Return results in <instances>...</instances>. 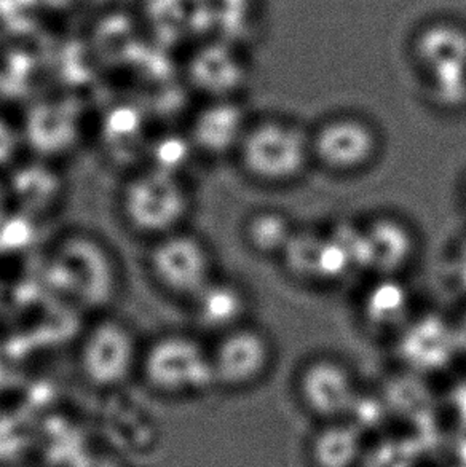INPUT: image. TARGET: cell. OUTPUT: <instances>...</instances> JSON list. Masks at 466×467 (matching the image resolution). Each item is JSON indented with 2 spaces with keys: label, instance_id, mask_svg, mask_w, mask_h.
Instances as JSON below:
<instances>
[{
  "label": "cell",
  "instance_id": "6da1fadb",
  "mask_svg": "<svg viewBox=\"0 0 466 467\" xmlns=\"http://www.w3.org/2000/svg\"><path fill=\"white\" fill-rule=\"evenodd\" d=\"M48 285L72 304L95 316L111 311L122 285L114 253L87 234H70L58 241L45 265Z\"/></svg>",
  "mask_w": 466,
  "mask_h": 467
},
{
  "label": "cell",
  "instance_id": "7a4b0ae2",
  "mask_svg": "<svg viewBox=\"0 0 466 467\" xmlns=\"http://www.w3.org/2000/svg\"><path fill=\"white\" fill-rule=\"evenodd\" d=\"M192 209L194 198L185 177L151 164L130 171L120 189L123 225L147 243L187 227Z\"/></svg>",
  "mask_w": 466,
  "mask_h": 467
},
{
  "label": "cell",
  "instance_id": "3957f363",
  "mask_svg": "<svg viewBox=\"0 0 466 467\" xmlns=\"http://www.w3.org/2000/svg\"><path fill=\"white\" fill-rule=\"evenodd\" d=\"M138 379L164 398L200 396L217 386L211 347L184 330L157 334L144 341Z\"/></svg>",
  "mask_w": 466,
  "mask_h": 467
},
{
  "label": "cell",
  "instance_id": "277c9868",
  "mask_svg": "<svg viewBox=\"0 0 466 467\" xmlns=\"http://www.w3.org/2000/svg\"><path fill=\"white\" fill-rule=\"evenodd\" d=\"M144 341L125 317L114 311L93 316L79 337L76 366L87 385L115 391L138 379Z\"/></svg>",
  "mask_w": 466,
  "mask_h": 467
},
{
  "label": "cell",
  "instance_id": "5b68a950",
  "mask_svg": "<svg viewBox=\"0 0 466 467\" xmlns=\"http://www.w3.org/2000/svg\"><path fill=\"white\" fill-rule=\"evenodd\" d=\"M237 153L248 176L270 185L296 181L313 160L312 136L280 119H265L248 128Z\"/></svg>",
  "mask_w": 466,
  "mask_h": 467
},
{
  "label": "cell",
  "instance_id": "8992f818",
  "mask_svg": "<svg viewBox=\"0 0 466 467\" xmlns=\"http://www.w3.org/2000/svg\"><path fill=\"white\" fill-rule=\"evenodd\" d=\"M145 270L158 291L185 305L216 278L211 247L187 227L149 243Z\"/></svg>",
  "mask_w": 466,
  "mask_h": 467
},
{
  "label": "cell",
  "instance_id": "52a82bcc",
  "mask_svg": "<svg viewBox=\"0 0 466 467\" xmlns=\"http://www.w3.org/2000/svg\"><path fill=\"white\" fill-rule=\"evenodd\" d=\"M412 57L429 93L446 106L466 101V27L454 19H435L412 40Z\"/></svg>",
  "mask_w": 466,
  "mask_h": 467
},
{
  "label": "cell",
  "instance_id": "ba28073f",
  "mask_svg": "<svg viewBox=\"0 0 466 467\" xmlns=\"http://www.w3.org/2000/svg\"><path fill=\"white\" fill-rule=\"evenodd\" d=\"M378 134L369 121L355 115H337L324 121L312 136L313 160L326 170L350 174L376 160Z\"/></svg>",
  "mask_w": 466,
  "mask_h": 467
},
{
  "label": "cell",
  "instance_id": "9c48e42d",
  "mask_svg": "<svg viewBox=\"0 0 466 467\" xmlns=\"http://www.w3.org/2000/svg\"><path fill=\"white\" fill-rule=\"evenodd\" d=\"M297 396L312 417L328 423L347 420L359 389L352 370L341 360L318 358L299 375Z\"/></svg>",
  "mask_w": 466,
  "mask_h": 467
},
{
  "label": "cell",
  "instance_id": "30bf717a",
  "mask_svg": "<svg viewBox=\"0 0 466 467\" xmlns=\"http://www.w3.org/2000/svg\"><path fill=\"white\" fill-rule=\"evenodd\" d=\"M211 358L217 386L241 389L264 377L270 367L273 349L264 332L243 324L216 338Z\"/></svg>",
  "mask_w": 466,
  "mask_h": 467
},
{
  "label": "cell",
  "instance_id": "8fae6325",
  "mask_svg": "<svg viewBox=\"0 0 466 467\" xmlns=\"http://www.w3.org/2000/svg\"><path fill=\"white\" fill-rule=\"evenodd\" d=\"M399 334V358L418 375L442 372L461 356L454 322L442 316L423 315L410 319Z\"/></svg>",
  "mask_w": 466,
  "mask_h": 467
},
{
  "label": "cell",
  "instance_id": "7c38bea8",
  "mask_svg": "<svg viewBox=\"0 0 466 467\" xmlns=\"http://www.w3.org/2000/svg\"><path fill=\"white\" fill-rule=\"evenodd\" d=\"M249 128L245 109L232 99H209L192 115L187 127L196 153L222 157L238 150Z\"/></svg>",
  "mask_w": 466,
  "mask_h": 467
},
{
  "label": "cell",
  "instance_id": "4fadbf2b",
  "mask_svg": "<svg viewBox=\"0 0 466 467\" xmlns=\"http://www.w3.org/2000/svg\"><path fill=\"white\" fill-rule=\"evenodd\" d=\"M246 66L228 45H207L187 64V83L209 99H232L245 87Z\"/></svg>",
  "mask_w": 466,
  "mask_h": 467
},
{
  "label": "cell",
  "instance_id": "5bb4252c",
  "mask_svg": "<svg viewBox=\"0 0 466 467\" xmlns=\"http://www.w3.org/2000/svg\"><path fill=\"white\" fill-rule=\"evenodd\" d=\"M187 305L198 330L216 337L243 326L249 311L245 289L228 279H213Z\"/></svg>",
  "mask_w": 466,
  "mask_h": 467
},
{
  "label": "cell",
  "instance_id": "9a60e30c",
  "mask_svg": "<svg viewBox=\"0 0 466 467\" xmlns=\"http://www.w3.org/2000/svg\"><path fill=\"white\" fill-rule=\"evenodd\" d=\"M367 270L380 276H397L416 254V236L397 217H378L365 225Z\"/></svg>",
  "mask_w": 466,
  "mask_h": 467
},
{
  "label": "cell",
  "instance_id": "2e32d148",
  "mask_svg": "<svg viewBox=\"0 0 466 467\" xmlns=\"http://www.w3.org/2000/svg\"><path fill=\"white\" fill-rule=\"evenodd\" d=\"M365 434L348 420L323 423L307 442L310 467H359L365 458Z\"/></svg>",
  "mask_w": 466,
  "mask_h": 467
},
{
  "label": "cell",
  "instance_id": "e0dca14e",
  "mask_svg": "<svg viewBox=\"0 0 466 467\" xmlns=\"http://www.w3.org/2000/svg\"><path fill=\"white\" fill-rule=\"evenodd\" d=\"M21 127L26 144H32L45 158L68 150L80 136L76 112L63 102L36 106Z\"/></svg>",
  "mask_w": 466,
  "mask_h": 467
},
{
  "label": "cell",
  "instance_id": "ac0fdd59",
  "mask_svg": "<svg viewBox=\"0 0 466 467\" xmlns=\"http://www.w3.org/2000/svg\"><path fill=\"white\" fill-rule=\"evenodd\" d=\"M363 319L377 332H401L412 319V297L397 276H380L363 297Z\"/></svg>",
  "mask_w": 466,
  "mask_h": 467
},
{
  "label": "cell",
  "instance_id": "d6986e66",
  "mask_svg": "<svg viewBox=\"0 0 466 467\" xmlns=\"http://www.w3.org/2000/svg\"><path fill=\"white\" fill-rule=\"evenodd\" d=\"M147 120L141 109L119 104L109 109L102 119L101 138L109 155L130 163L132 157H143L145 163L152 138H147Z\"/></svg>",
  "mask_w": 466,
  "mask_h": 467
},
{
  "label": "cell",
  "instance_id": "ffe728a7",
  "mask_svg": "<svg viewBox=\"0 0 466 467\" xmlns=\"http://www.w3.org/2000/svg\"><path fill=\"white\" fill-rule=\"evenodd\" d=\"M294 228L283 213L264 209L246 221L243 234L248 246L259 255H280Z\"/></svg>",
  "mask_w": 466,
  "mask_h": 467
},
{
  "label": "cell",
  "instance_id": "44dd1931",
  "mask_svg": "<svg viewBox=\"0 0 466 467\" xmlns=\"http://www.w3.org/2000/svg\"><path fill=\"white\" fill-rule=\"evenodd\" d=\"M324 234L312 228L294 230L288 244L280 254L291 276L301 281H318V264Z\"/></svg>",
  "mask_w": 466,
  "mask_h": 467
},
{
  "label": "cell",
  "instance_id": "7402d4cb",
  "mask_svg": "<svg viewBox=\"0 0 466 467\" xmlns=\"http://www.w3.org/2000/svg\"><path fill=\"white\" fill-rule=\"evenodd\" d=\"M196 153L187 131H166L152 138L144 164L184 176Z\"/></svg>",
  "mask_w": 466,
  "mask_h": 467
},
{
  "label": "cell",
  "instance_id": "603a6c76",
  "mask_svg": "<svg viewBox=\"0 0 466 467\" xmlns=\"http://www.w3.org/2000/svg\"><path fill=\"white\" fill-rule=\"evenodd\" d=\"M359 467H416V453L399 441H378L367 445Z\"/></svg>",
  "mask_w": 466,
  "mask_h": 467
},
{
  "label": "cell",
  "instance_id": "cb8c5ba5",
  "mask_svg": "<svg viewBox=\"0 0 466 467\" xmlns=\"http://www.w3.org/2000/svg\"><path fill=\"white\" fill-rule=\"evenodd\" d=\"M25 144L23 127L0 112V174L16 166Z\"/></svg>",
  "mask_w": 466,
  "mask_h": 467
},
{
  "label": "cell",
  "instance_id": "d4e9b609",
  "mask_svg": "<svg viewBox=\"0 0 466 467\" xmlns=\"http://www.w3.org/2000/svg\"><path fill=\"white\" fill-rule=\"evenodd\" d=\"M455 337H457V347L459 354L466 358V313L461 316L459 321L454 322Z\"/></svg>",
  "mask_w": 466,
  "mask_h": 467
}]
</instances>
